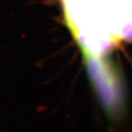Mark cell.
I'll return each instance as SVG.
<instances>
[{"instance_id":"6da1fadb","label":"cell","mask_w":132,"mask_h":132,"mask_svg":"<svg viewBox=\"0 0 132 132\" xmlns=\"http://www.w3.org/2000/svg\"><path fill=\"white\" fill-rule=\"evenodd\" d=\"M85 59L93 90L109 123L122 124L127 117V95L118 68L104 56L85 55Z\"/></svg>"}]
</instances>
